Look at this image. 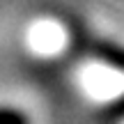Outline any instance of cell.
<instances>
[{"mask_svg": "<svg viewBox=\"0 0 124 124\" xmlns=\"http://www.w3.org/2000/svg\"><path fill=\"white\" fill-rule=\"evenodd\" d=\"M0 124H28V122H25V117L18 115L16 110H7V113L0 110Z\"/></svg>", "mask_w": 124, "mask_h": 124, "instance_id": "6da1fadb", "label": "cell"}]
</instances>
